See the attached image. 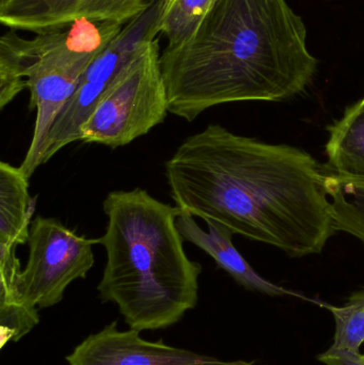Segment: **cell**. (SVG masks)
Instances as JSON below:
<instances>
[{
  "instance_id": "cell-1",
  "label": "cell",
  "mask_w": 364,
  "mask_h": 365,
  "mask_svg": "<svg viewBox=\"0 0 364 365\" xmlns=\"http://www.w3.org/2000/svg\"><path fill=\"white\" fill-rule=\"evenodd\" d=\"M181 212L220 223L291 257L320 255L336 233L328 170L308 152L209 124L165 164Z\"/></svg>"
},
{
  "instance_id": "cell-2",
  "label": "cell",
  "mask_w": 364,
  "mask_h": 365,
  "mask_svg": "<svg viewBox=\"0 0 364 365\" xmlns=\"http://www.w3.org/2000/svg\"><path fill=\"white\" fill-rule=\"evenodd\" d=\"M318 66L286 0H216L186 42L160 53L169 113L188 122L227 103L290 100Z\"/></svg>"
},
{
  "instance_id": "cell-3",
  "label": "cell",
  "mask_w": 364,
  "mask_h": 365,
  "mask_svg": "<svg viewBox=\"0 0 364 365\" xmlns=\"http://www.w3.org/2000/svg\"><path fill=\"white\" fill-rule=\"evenodd\" d=\"M108 218L100 244L107 262L98 291L119 307L130 329H165L198 304L202 266L184 250L177 227L181 210L147 190L111 191L103 202Z\"/></svg>"
},
{
  "instance_id": "cell-4",
  "label": "cell",
  "mask_w": 364,
  "mask_h": 365,
  "mask_svg": "<svg viewBox=\"0 0 364 365\" xmlns=\"http://www.w3.org/2000/svg\"><path fill=\"white\" fill-rule=\"evenodd\" d=\"M122 29L119 24L79 19L25 38L29 108L36 110L31 143L19 166L28 178L42 166L49 132L88 66Z\"/></svg>"
},
{
  "instance_id": "cell-5",
  "label": "cell",
  "mask_w": 364,
  "mask_h": 365,
  "mask_svg": "<svg viewBox=\"0 0 364 365\" xmlns=\"http://www.w3.org/2000/svg\"><path fill=\"white\" fill-rule=\"evenodd\" d=\"M168 94L157 38L142 43L80 128V141L124 147L162 123Z\"/></svg>"
},
{
  "instance_id": "cell-6",
  "label": "cell",
  "mask_w": 364,
  "mask_h": 365,
  "mask_svg": "<svg viewBox=\"0 0 364 365\" xmlns=\"http://www.w3.org/2000/svg\"><path fill=\"white\" fill-rule=\"evenodd\" d=\"M100 238L78 235L56 218L36 216L30 225L29 257L16 283L17 299L46 309L63 299L64 292L93 267L94 245Z\"/></svg>"
},
{
  "instance_id": "cell-7",
  "label": "cell",
  "mask_w": 364,
  "mask_h": 365,
  "mask_svg": "<svg viewBox=\"0 0 364 365\" xmlns=\"http://www.w3.org/2000/svg\"><path fill=\"white\" fill-rule=\"evenodd\" d=\"M162 0H151L149 8L123 26L110 44L88 66L76 91L66 103L49 132L43 165L70 143L80 141V128L137 49L158 34Z\"/></svg>"
},
{
  "instance_id": "cell-8",
  "label": "cell",
  "mask_w": 364,
  "mask_h": 365,
  "mask_svg": "<svg viewBox=\"0 0 364 365\" xmlns=\"http://www.w3.org/2000/svg\"><path fill=\"white\" fill-rule=\"evenodd\" d=\"M66 359L68 365H256L243 360L222 361L169 346L162 340L150 342L137 330L120 331L117 322L90 334Z\"/></svg>"
},
{
  "instance_id": "cell-9",
  "label": "cell",
  "mask_w": 364,
  "mask_h": 365,
  "mask_svg": "<svg viewBox=\"0 0 364 365\" xmlns=\"http://www.w3.org/2000/svg\"><path fill=\"white\" fill-rule=\"evenodd\" d=\"M151 0H6L0 21L15 31L33 34L66 27L79 19L126 25L149 8Z\"/></svg>"
},
{
  "instance_id": "cell-10",
  "label": "cell",
  "mask_w": 364,
  "mask_h": 365,
  "mask_svg": "<svg viewBox=\"0 0 364 365\" xmlns=\"http://www.w3.org/2000/svg\"><path fill=\"white\" fill-rule=\"evenodd\" d=\"M36 197L29 192V178L21 167L0 163V302L16 300L21 272L17 247L28 244Z\"/></svg>"
},
{
  "instance_id": "cell-11",
  "label": "cell",
  "mask_w": 364,
  "mask_h": 365,
  "mask_svg": "<svg viewBox=\"0 0 364 365\" xmlns=\"http://www.w3.org/2000/svg\"><path fill=\"white\" fill-rule=\"evenodd\" d=\"M207 225L209 231L205 232L197 225L194 216L184 212H181L177 219V229L184 240L192 242L213 257L222 269L228 272L239 285L248 291L259 292L273 297L293 296L314 302L307 299L301 294L274 284L261 277L235 248L232 242L234 233L230 229L214 221H207Z\"/></svg>"
},
{
  "instance_id": "cell-12",
  "label": "cell",
  "mask_w": 364,
  "mask_h": 365,
  "mask_svg": "<svg viewBox=\"0 0 364 365\" xmlns=\"http://www.w3.org/2000/svg\"><path fill=\"white\" fill-rule=\"evenodd\" d=\"M325 153L331 173L364 181V96L346 108L343 117L327 126Z\"/></svg>"
},
{
  "instance_id": "cell-13",
  "label": "cell",
  "mask_w": 364,
  "mask_h": 365,
  "mask_svg": "<svg viewBox=\"0 0 364 365\" xmlns=\"http://www.w3.org/2000/svg\"><path fill=\"white\" fill-rule=\"evenodd\" d=\"M326 189L336 231L350 234L364 245V181L338 177L329 171Z\"/></svg>"
},
{
  "instance_id": "cell-14",
  "label": "cell",
  "mask_w": 364,
  "mask_h": 365,
  "mask_svg": "<svg viewBox=\"0 0 364 365\" xmlns=\"http://www.w3.org/2000/svg\"><path fill=\"white\" fill-rule=\"evenodd\" d=\"M216 0H162L158 32L166 47L183 44L194 34Z\"/></svg>"
},
{
  "instance_id": "cell-15",
  "label": "cell",
  "mask_w": 364,
  "mask_h": 365,
  "mask_svg": "<svg viewBox=\"0 0 364 365\" xmlns=\"http://www.w3.org/2000/svg\"><path fill=\"white\" fill-rule=\"evenodd\" d=\"M326 307L335 319L336 330L331 347L360 353L364 343V287L355 292L341 307Z\"/></svg>"
},
{
  "instance_id": "cell-16",
  "label": "cell",
  "mask_w": 364,
  "mask_h": 365,
  "mask_svg": "<svg viewBox=\"0 0 364 365\" xmlns=\"http://www.w3.org/2000/svg\"><path fill=\"white\" fill-rule=\"evenodd\" d=\"M19 34L10 29L0 38V108L27 88L26 62L19 48Z\"/></svg>"
},
{
  "instance_id": "cell-17",
  "label": "cell",
  "mask_w": 364,
  "mask_h": 365,
  "mask_svg": "<svg viewBox=\"0 0 364 365\" xmlns=\"http://www.w3.org/2000/svg\"><path fill=\"white\" fill-rule=\"evenodd\" d=\"M318 359L326 365H364V357L360 353L331 346L325 353L318 355Z\"/></svg>"
},
{
  "instance_id": "cell-18",
  "label": "cell",
  "mask_w": 364,
  "mask_h": 365,
  "mask_svg": "<svg viewBox=\"0 0 364 365\" xmlns=\"http://www.w3.org/2000/svg\"><path fill=\"white\" fill-rule=\"evenodd\" d=\"M0 1H6V0H0Z\"/></svg>"
},
{
  "instance_id": "cell-19",
  "label": "cell",
  "mask_w": 364,
  "mask_h": 365,
  "mask_svg": "<svg viewBox=\"0 0 364 365\" xmlns=\"http://www.w3.org/2000/svg\"><path fill=\"white\" fill-rule=\"evenodd\" d=\"M363 357H364V355H363Z\"/></svg>"
}]
</instances>
